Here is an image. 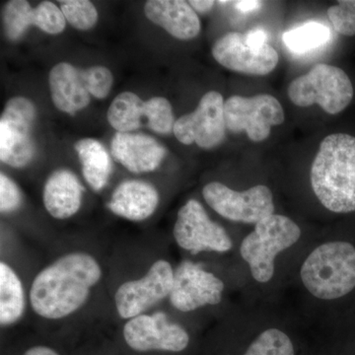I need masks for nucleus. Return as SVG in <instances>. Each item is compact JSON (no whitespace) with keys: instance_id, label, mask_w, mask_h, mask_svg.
Masks as SVG:
<instances>
[{"instance_id":"f257e3e1","label":"nucleus","mask_w":355,"mask_h":355,"mask_svg":"<svg viewBox=\"0 0 355 355\" xmlns=\"http://www.w3.org/2000/svg\"><path fill=\"white\" fill-rule=\"evenodd\" d=\"M101 277L94 257L83 252L64 254L35 277L30 291L33 310L44 319L69 316L83 307Z\"/></svg>"},{"instance_id":"f03ea898","label":"nucleus","mask_w":355,"mask_h":355,"mask_svg":"<svg viewBox=\"0 0 355 355\" xmlns=\"http://www.w3.org/2000/svg\"><path fill=\"white\" fill-rule=\"evenodd\" d=\"M319 202L336 214L355 211V137L334 133L324 139L311 168Z\"/></svg>"},{"instance_id":"7ed1b4c3","label":"nucleus","mask_w":355,"mask_h":355,"mask_svg":"<svg viewBox=\"0 0 355 355\" xmlns=\"http://www.w3.org/2000/svg\"><path fill=\"white\" fill-rule=\"evenodd\" d=\"M301 279L308 291L322 300H335L355 289V246L331 241L317 247L301 268Z\"/></svg>"},{"instance_id":"20e7f679","label":"nucleus","mask_w":355,"mask_h":355,"mask_svg":"<svg viewBox=\"0 0 355 355\" xmlns=\"http://www.w3.org/2000/svg\"><path fill=\"white\" fill-rule=\"evenodd\" d=\"M300 237V228L289 217L273 214L258 222L240 246V254L254 280L261 284L270 282L277 254L296 244Z\"/></svg>"},{"instance_id":"39448f33","label":"nucleus","mask_w":355,"mask_h":355,"mask_svg":"<svg viewBox=\"0 0 355 355\" xmlns=\"http://www.w3.org/2000/svg\"><path fill=\"white\" fill-rule=\"evenodd\" d=\"M354 91L349 76L340 67L320 64L308 73L294 79L288 97L298 107L318 104L326 113L343 112L352 101Z\"/></svg>"},{"instance_id":"423d86ee","label":"nucleus","mask_w":355,"mask_h":355,"mask_svg":"<svg viewBox=\"0 0 355 355\" xmlns=\"http://www.w3.org/2000/svg\"><path fill=\"white\" fill-rule=\"evenodd\" d=\"M36 107L25 97L11 98L0 119V160L13 168L32 162L36 146L32 132Z\"/></svg>"},{"instance_id":"0eeeda50","label":"nucleus","mask_w":355,"mask_h":355,"mask_svg":"<svg viewBox=\"0 0 355 355\" xmlns=\"http://www.w3.org/2000/svg\"><path fill=\"white\" fill-rule=\"evenodd\" d=\"M224 116L227 130L245 132L254 142L268 139L272 128L282 125L286 119L279 100L268 94L232 96L224 103Z\"/></svg>"},{"instance_id":"6e6552de","label":"nucleus","mask_w":355,"mask_h":355,"mask_svg":"<svg viewBox=\"0 0 355 355\" xmlns=\"http://www.w3.org/2000/svg\"><path fill=\"white\" fill-rule=\"evenodd\" d=\"M202 196L214 211L231 221L257 224L275 211L272 191L263 184L237 191L211 182L203 188Z\"/></svg>"},{"instance_id":"1a4fd4ad","label":"nucleus","mask_w":355,"mask_h":355,"mask_svg":"<svg viewBox=\"0 0 355 355\" xmlns=\"http://www.w3.org/2000/svg\"><path fill=\"white\" fill-rule=\"evenodd\" d=\"M173 233L177 244L193 254L205 251L225 253L232 248L225 229L212 221L196 200L180 209Z\"/></svg>"},{"instance_id":"9d476101","label":"nucleus","mask_w":355,"mask_h":355,"mask_svg":"<svg viewBox=\"0 0 355 355\" xmlns=\"http://www.w3.org/2000/svg\"><path fill=\"white\" fill-rule=\"evenodd\" d=\"M174 273L171 263L158 260L141 279L128 280L121 284L114 294L119 315L123 319H132L170 296L174 284Z\"/></svg>"},{"instance_id":"9b49d317","label":"nucleus","mask_w":355,"mask_h":355,"mask_svg":"<svg viewBox=\"0 0 355 355\" xmlns=\"http://www.w3.org/2000/svg\"><path fill=\"white\" fill-rule=\"evenodd\" d=\"M214 60L232 71L263 76L279 64V53L268 44L252 41L247 34L227 33L212 46Z\"/></svg>"},{"instance_id":"f8f14e48","label":"nucleus","mask_w":355,"mask_h":355,"mask_svg":"<svg viewBox=\"0 0 355 355\" xmlns=\"http://www.w3.org/2000/svg\"><path fill=\"white\" fill-rule=\"evenodd\" d=\"M224 100L220 93L209 91L202 96L193 113L184 114L174 125L175 137L181 144L193 142L203 149L220 146L225 139L226 123Z\"/></svg>"},{"instance_id":"ddd939ff","label":"nucleus","mask_w":355,"mask_h":355,"mask_svg":"<svg viewBox=\"0 0 355 355\" xmlns=\"http://www.w3.org/2000/svg\"><path fill=\"white\" fill-rule=\"evenodd\" d=\"M123 338L128 347L137 352H180L190 343V336L183 327L170 322L163 312L128 320L123 327Z\"/></svg>"},{"instance_id":"4468645a","label":"nucleus","mask_w":355,"mask_h":355,"mask_svg":"<svg viewBox=\"0 0 355 355\" xmlns=\"http://www.w3.org/2000/svg\"><path fill=\"white\" fill-rule=\"evenodd\" d=\"M223 282L191 261L180 263L174 273L170 301L177 310L191 312L207 305L219 304Z\"/></svg>"},{"instance_id":"2eb2a0df","label":"nucleus","mask_w":355,"mask_h":355,"mask_svg":"<svg viewBox=\"0 0 355 355\" xmlns=\"http://www.w3.org/2000/svg\"><path fill=\"white\" fill-rule=\"evenodd\" d=\"M4 32L10 41H17L30 26H36L48 34L64 31L67 20L60 7L51 1H44L32 8L25 0H12L6 4L3 14Z\"/></svg>"},{"instance_id":"dca6fc26","label":"nucleus","mask_w":355,"mask_h":355,"mask_svg":"<svg viewBox=\"0 0 355 355\" xmlns=\"http://www.w3.org/2000/svg\"><path fill=\"white\" fill-rule=\"evenodd\" d=\"M111 149L119 163L137 174L157 169L166 155L164 147L157 140L142 133L116 132Z\"/></svg>"},{"instance_id":"f3484780","label":"nucleus","mask_w":355,"mask_h":355,"mask_svg":"<svg viewBox=\"0 0 355 355\" xmlns=\"http://www.w3.org/2000/svg\"><path fill=\"white\" fill-rule=\"evenodd\" d=\"M146 17L174 38L188 41L200 32V21L189 2L183 0H149L144 6Z\"/></svg>"},{"instance_id":"a211bd4d","label":"nucleus","mask_w":355,"mask_h":355,"mask_svg":"<svg viewBox=\"0 0 355 355\" xmlns=\"http://www.w3.org/2000/svg\"><path fill=\"white\" fill-rule=\"evenodd\" d=\"M158 203L159 193L153 184L130 180L114 191L108 209L128 220L142 221L153 216Z\"/></svg>"},{"instance_id":"6ab92c4d","label":"nucleus","mask_w":355,"mask_h":355,"mask_svg":"<svg viewBox=\"0 0 355 355\" xmlns=\"http://www.w3.org/2000/svg\"><path fill=\"white\" fill-rule=\"evenodd\" d=\"M83 191V184L73 173L69 170H58L44 184V207L53 218H69L80 209Z\"/></svg>"},{"instance_id":"aec40b11","label":"nucleus","mask_w":355,"mask_h":355,"mask_svg":"<svg viewBox=\"0 0 355 355\" xmlns=\"http://www.w3.org/2000/svg\"><path fill=\"white\" fill-rule=\"evenodd\" d=\"M49 85L53 104L64 113L74 114L90 103L80 69L69 62H60L51 69Z\"/></svg>"},{"instance_id":"412c9836","label":"nucleus","mask_w":355,"mask_h":355,"mask_svg":"<svg viewBox=\"0 0 355 355\" xmlns=\"http://www.w3.org/2000/svg\"><path fill=\"white\" fill-rule=\"evenodd\" d=\"M83 166V174L89 186L101 191L108 183L112 172L111 159L106 148L98 140L83 139L74 146Z\"/></svg>"},{"instance_id":"4be33fe9","label":"nucleus","mask_w":355,"mask_h":355,"mask_svg":"<svg viewBox=\"0 0 355 355\" xmlns=\"http://www.w3.org/2000/svg\"><path fill=\"white\" fill-rule=\"evenodd\" d=\"M22 282L6 263H0V323L9 326L19 321L25 311Z\"/></svg>"},{"instance_id":"5701e85b","label":"nucleus","mask_w":355,"mask_h":355,"mask_svg":"<svg viewBox=\"0 0 355 355\" xmlns=\"http://www.w3.org/2000/svg\"><path fill=\"white\" fill-rule=\"evenodd\" d=\"M144 116L146 118V101L130 91L116 96L107 113L109 123L116 132L139 130Z\"/></svg>"},{"instance_id":"b1692460","label":"nucleus","mask_w":355,"mask_h":355,"mask_svg":"<svg viewBox=\"0 0 355 355\" xmlns=\"http://www.w3.org/2000/svg\"><path fill=\"white\" fill-rule=\"evenodd\" d=\"M331 31L319 22H308L284 33L282 41L292 53H304L330 41Z\"/></svg>"},{"instance_id":"393cba45","label":"nucleus","mask_w":355,"mask_h":355,"mask_svg":"<svg viewBox=\"0 0 355 355\" xmlns=\"http://www.w3.org/2000/svg\"><path fill=\"white\" fill-rule=\"evenodd\" d=\"M244 355H295L291 338L279 329L263 331Z\"/></svg>"},{"instance_id":"a878e982","label":"nucleus","mask_w":355,"mask_h":355,"mask_svg":"<svg viewBox=\"0 0 355 355\" xmlns=\"http://www.w3.org/2000/svg\"><path fill=\"white\" fill-rule=\"evenodd\" d=\"M146 119L148 128L161 135L173 132L176 123L171 103L163 97H153L146 101Z\"/></svg>"},{"instance_id":"bb28decb","label":"nucleus","mask_w":355,"mask_h":355,"mask_svg":"<svg viewBox=\"0 0 355 355\" xmlns=\"http://www.w3.org/2000/svg\"><path fill=\"white\" fill-rule=\"evenodd\" d=\"M60 9L65 20L77 30L91 29L98 21V11L92 2L87 0L60 1Z\"/></svg>"},{"instance_id":"cd10ccee","label":"nucleus","mask_w":355,"mask_h":355,"mask_svg":"<svg viewBox=\"0 0 355 355\" xmlns=\"http://www.w3.org/2000/svg\"><path fill=\"white\" fill-rule=\"evenodd\" d=\"M84 86L89 94L97 99H104L110 94L114 83L111 70L102 65H96L89 69H80Z\"/></svg>"},{"instance_id":"c85d7f7f","label":"nucleus","mask_w":355,"mask_h":355,"mask_svg":"<svg viewBox=\"0 0 355 355\" xmlns=\"http://www.w3.org/2000/svg\"><path fill=\"white\" fill-rule=\"evenodd\" d=\"M329 19L336 32L355 36V0H340L328 10Z\"/></svg>"},{"instance_id":"c756f323","label":"nucleus","mask_w":355,"mask_h":355,"mask_svg":"<svg viewBox=\"0 0 355 355\" xmlns=\"http://www.w3.org/2000/svg\"><path fill=\"white\" fill-rule=\"evenodd\" d=\"M22 196L17 184L10 178L1 173L0 175V210L2 214H9L19 209Z\"/></svg>"},{"instance_id":"7c9ffc66","label":"nucleus","mask_w":355,"mask_h":355,"mask_svg":"<svg viewBox=\"0 0 355 355\" xmlns=\"http://www.w3.org/2000/svg\"><path fill=\"white\" fill-rule=\"evenodd\" d=\"M233 4H234L237 10L241 11L243 13H247L258 10L263 2L257 1V0H242V1H234Z\"/></svg>"},{"instance_id":"2f4dec72","label":"nucleus","mask_w":355,"mask_h":355,"mask_svg":"<svg viewBox=\"0 0 355 355\" xmlns=\"http://www.w3.org/2000/svg\"><path fill=\"white\" fill-rule=\"evenodd\" d=\"M189 4L193 7L196 12L207 13L211 10L216 2L209 1V0H191L189 1Z\"/></svg>"},{"instance_id":"473e14b6","label":"nucleus","mask_w":355,"mask_h":355,"mask_svg":"<svg viewBox=\"0 0 355 355\" xmlns=\"http://www.w3.org/2000/svg\"><path fill=\"white\" fill-rule=\"evenodd\" d=\"M248 37L252 40V41L256 42L258 44H268V34L265 30L263 29H254L252 31L248 33Z\"/></svg>"},{"instance_id":"72a5a7b5","label":"nucleus","mask_w":355,"mask_h":355,"mask_svg":"<svg viewBox=\"0 0 355 355\" xmlns=\"http://www.w3.org/2000/svg\"><path fill=\"white\" fill-rule=\"evenodd\" d=\"M24 355H60L51 347H44V345H37L28 349Z\"/></svg>"}]
</instances>
